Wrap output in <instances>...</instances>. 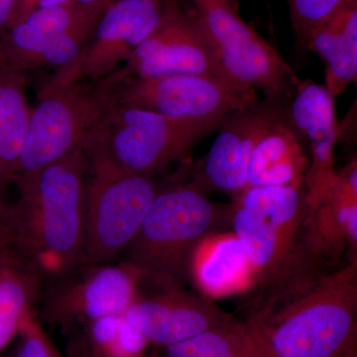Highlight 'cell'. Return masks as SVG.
<instances>
[{
	"mask_svg": "<svg viewBox=\"0 0 357 357\" xmlns=\"http://www.w3.org/2000/svg\"><path fill=\"white\" fill-rule=\"evenodd\" d=\"M234 199L229 220L252 267L253 286L261 294L252 316L323 275L318 266L325 253L314 231L306 188H249Z\"/></svg>",
	"mask_w": 357,
	"mask_h": 357,
	"instance_id": "6da1fadb",
	"label": "cell"
},
{
	"mask_svg": "<svg viewBox=\"0 0 357 357\" xmlns=\"http://www.w3.org/2000/svg\"><path fill=\"white\" fill-rule=\"evenodd\" d=\"M84 148L37 172L18 175L13 206L18 248L46 277L84 264Z\"/></svg>",
	"mask_w": 357,
	"mask_h": 357,
	"instance_id": "7a4b0ae2",
	"label": "cell"
},
{
	"mask_svg": "<svg viewBox=\"0 0 357 357\" xmlns=\"http://www.w3.org/2000/svg\"><path fill=\"white\" fill-rule=\"evenodd\" d=\"M356 261L272 300L248 321L281 357H356Z\"/></svg>",
	"mask_w": 357,
	"mask_h": 357,
	"instance_id": "3957f363",
	"label": "cell"
},
{
	"mask_svg": "<svg viewBox=\"0 0 357 357\" xmlns=\"http://www.w3.org/2000/svg\"><path fill=\"white\" fill-rule=\"evenodd\" d=\"M229 208L211 202L195 182L158 188L135 236L119 263L154 286L185 287L202 241L210 236Z\"/></svg>",
	"mask_w": 357,
	"mask_h": 357,
	"instance_id": "277c9868",
	"label": "cell"
},
{
	"mask_svg": "<svg viewBox=\"0 0 357 357\" xmlns=\"http://www.w3.org/2000/svg\"><path fill=\"white\" fill-rule=\"evenodd\" d=\"M84 150V264L112 263L135 236L158 187L152 177L121 168L91 133Z\"/></svg>",
	"mask_w": 357,
	"mask_h": 357,
	"instance_id": "5b68a950",
	"label": "cell"
},
{
	"mask_svg": "<svg viewBox=\"0 0 357 357\" xmlns=\"http://www.w3.org/2000/svg\"><path fill=\"white\" fill-rule=\"evenodd\" d=\"M112 77L91 86L55 75L31 109L18 175H28L84 148V141L116 100Z\"/></svg>",
	"mask_w": 357,
	"mask_h": 357,
	"instance_id": "8992f818",
	"label": "cell"
},
{
	"mask_svg": "<svg viewBox=\"0 0 357 357\" xmlns=\"http://www.w3.org/2000/svg\"><path fill=\"white\" fill-rule=\"evenodd\" d=\"M223 121L173 119L115 100L91 133L124 170L152 177L187 159L199 141Z\"/></svg>",
	"mask_w": 357,
	"mask_h": 357,
	"instance_id": "52a82bcc",
	"label": "cell"
},
{
	"mask_svg": "<svg viewBox=\"0 0 357 357\" xmlns=\"http://www.w3.org/2000/svg\"><path fill=\"white\" fill-rule=\"evenodd\" d=\"M230 81L290 100L300 79L271 44L239 14L236 0H192Z\"/></svg>",
	"mask_w": 357,
	"mask_h": 357,
	"instance_id": "ba28073f",
	"label": "cell"
},
{
	"mask_svg": "<svg viewBox=\"0 0 357 357\" xmlns=\"http://www.w3.org/2000/svg\"><path fill=\"white\" fill-rule=\"evenodd\" d=\"M107 6L73 3L41 7L0 37V69L24 73L74 62Z\"/></svg>",
	"mask_w": 357,
	"mask_h": 357,
	"instance_id": "9c48e42d",
	"label": "cell"
},
{
	"mask_svg": "<svg viewBox=\"0 0 357 357\" xmlns=\"http://www.w3.org/2000/svg\"><path fill=\"white\" fill-rule=\"evenodd\" d=\"M182 74L208 75L230 81L195 6L187 8L180 0H165L153 32L110 76L119 84L131 77Z\"/></svg>",
	"mask_w": 357,
	"mask_h": 357,
	"instance_id": "30bf717a",
	"label": "cell"
},
{
	"mask_svg": "<svg viewBox=\"0 0 357 357\" xmlns=\"http://www.w3.org/2000/svg\"><path fill=\"white\" fill-rule=\"evenodd\" d=\"M126 107L197 121H223L259 100L257 91L208 75L131 77L115 86Z\"/></svg>",
	"mask_w": 357,
	"mask_h": 357,
	"instance_id": "8fae6325",
	"label": "cell"
},
{
	"mask_svg": "<svg viewBox=\"0 0 357 357\" xmlns=\"http://www.w3.org/2000/svg\"><path fill=\"white\" fill-rule=\"evenodd\" d=\"M141 289V279L121 263L83 264L45 279L41 316L53 325L70 326L124 314Z\"/></svg>",
	"mask_w": 357,
	"mask_h": 357,
	"instance_id": "7c38bea8",
	"label": "cell"
},
{
	"mask_svg": "<svg viewBox=\"0 0 357 357\" xmlns=\"http://www.w3.org/2000/svg\"><path fill=\"white\" fill-rule=\"evenodd\" d=\"M290 100H259L229 115L192 182L236 198L245 189L253 150L265 132L288 112Z\"/></svg>",
	"mask_w": 357,
	"mask_h": 357,
	"instance_id": "4fadbf2b",
	"label": "cell"
},
{
	"mask_svg": "<svg viewBox=\"0 0 357 357\" xmlns=\"http://www.w3.org/2000/svg\"><path fill=\"white\" fill-rule=\"evenodd\" d=\"M165 0H114L105 9L95 32L76 60L58 69L67 81L110 76L153 32Z\"/></svg>",
	"mask_w": 357,
	"mask_h": 357,
	"instance_id": "5bb4252c",
	"label": "cell"
},
{
	"mask_svg": "<svg viewBox=\"0 0 357 357\" xmlns=\"http://www.w3.org/2000/svg\"><path fill=\"white\" fill-rule=\"evenodd\" d=\"M156 292H140L124 318L151 344L169 347L236 321L204 296L183 286H156Z\"/></svg>",
	"mask_w": 357,
	"mask_h": 357,
	"instance_id": "9a60e30c",
	"label": "cell"
},
{
	"mask_svg": "<svg viewBox=\"0 0 357 357\" xmlns=\"http://www.w3.org/2000/svg\"><path fill=\"white\" fill-rule=\"evenodd\" d=\"M289 119L310 150V167L305 187L312 185L333 169V151L340 136L335 96L325 84L312 79L300 81L289 102Z\"/></svg>",
	"mask_w": 357,
	"mask_h": 357,
	"instance_id": "2e32d148",
	"label": "cell"
},
{
	"mask_svg": "<svg viewBox=\"0 0 357 357\" xmlns=\"http://www.w3.org/2000/svg\"><path fill=\"white\" fill-rule=\"evenodd\" d=\"M310 162L287 112L268 129L253 150L244 190L270 185L305 188Z\"/></svg>",
	"mask_w": 357,
	"mask_h": 357,
	"instance_id": "e0dca14e",
	"label": "cell"
},
{
	"mask_svg": "<svg viewBox=\"0 0 357 357\" xmlns=\"http://www.w3.org/2000/svg\"><path fill=\"white\" fill-rule=\"evenodd\" d=\"M306 47L325 64V86L333 96L357 77V0H344L310 34Z\"/></svg>",
	"mask_w": 357,
	"mask_h": 357,
	"instance_id": "ac0fdd59",
	"label": "cell"
},
{
	"mask_svg": "<svg viewBox=\"0 0 357 357\" xmlns=\"http://www.w3.org/2000/svg\"><path fill=\"white\" fill-rule=\"evenodd\" d=\"M192 279L204 296L218 298L252 287L255 273L236 234H210L195 252Z\"/></svg>",
	"mask_w": 357,
	"mask_h": 357,
	"instance_id": "d6986e66",
	"label": "cell"
},
{
	"mask_svg": "<svg viewBox=\"0 0 357 357\" xmlns=\"http://www.w3.org/2000/svg\"><path fill=\"white\" fill-rule=\"evenodd\" d=\"M24 73L0 69V196L14 182L29 126Z\"/></svg>",
	"mask_w": 357,
	"mask_h": 357,
	"instance_id": "ffe728a7",
	"label": "cell"
},
{
	"mask_svg": "<svg viewBox=\"0 0 357 357\" xmlns=\"http://www.w3.org/2000/svg\"><path fill=\"white\" fill-rule=\"evenodd\" d=\"M46 275L23 261L0 270V352L20 333L25 317L40 299Z\"/></svg>",
	"mask_w": 357,
	"mask_h": 357,
	"instance_id": "44dd1931",
	"label": "cell"
},
{
	"mask_svg": "<svg viewBox=\"0 0 357 357\" xmlns=\"http://www.w3.org/2000/svg\"><path fill=\"white\" fill-rule=\"evenodd\" d=\"M344 0H289L290 18L298 40L306 46L310 34L325 22Z\"/></svg>",
	"mask_w": 357,
	"mask_h": 357,
	"instance_id": "7402d4cb",
	"label": "cell"
},
{
	"mask_svg": "<svg viewBox=\"0 0 357 357\" xmlns=\"http://www.w3.org/2000/svg\"><path fill=\"white\" fill-rule=\"evenodd\" d=\"M165 357H236L225 328L199 333L165 347Z\"/></svg>",
	"mask_w": 357,
	"mask_h": 357,
	"instance_id": "603a6c76",
	"label": "cell"
},
{
	"mask_svg": "<svg viewBox=\"0 0 357 357\" xmlns=\"http://www.w3.org/2000/svg\"><path fill=\"white\" fill-rule=\"evenodd\" d=\"M225 333L236 357H281L248 319H236Z\"/></svg>",
	"mask_w": 357,
	"mask_h": 357,
	"instance_id": "cb8c5ba5",
	"label": "cell"
},
{
	"mask_svg": "<svg viewBox=\"0 0 357 357\" xmlns=\"http://www.w3.org/2000/svg\"><path fill=\"white\" fill-rule=\"evenodd\" d=\"M18 335L20 342L13 357H61L33 312L23 319Z\"/></svg>",
	"mask_w": 357,
	"mask_h": 357,
	"instance_id": "d4e9b609",
	"label": "cell"
},
{
	"mask_svg": "<svg viewBox=\"0 0 357 357\" xmlns=\"http://www.w3.org/2000/svg\"><path fill=\"white\" fill-rule=\"evenodd\" d=\"M73 2L76 1L75 0H16L8 28L24 20L26 16L41 7L60 6V4L73 3Z\"/></svg>",
	"mask_w": 357,
	"mask_h": 357,
	"instance_id": "484cf974",
	"label": "cell"
},
{
	"mask_svg": "<svg viewBox=\"0 0 357 357\" xmlns=\"http://www.w3.org/2000/svg\"><path fill=\"white\" fill-rule=\"evenodd\" d=\"M16 0H0V37L6 32Z\"/></svg>",
	"mask_w": 357,
	"mask_h": 357,
	"instance_id": "4316f807",
	"label": "cell"
},
{
	"mask_svg": "<svg viewBox=\"0 0 357 357\" xmlns=\"http://www.w3.org/2000/svg\"><path fill=\"white\" fill-rule=\"evenodd\" d=\"M68 354H69V357H96L89 351L82 337H75L70 342Z\"/></svg>",
	"mask_w": 357,
	"mask_h": 357,
	"instance_id": "83f0119b",
	"label": "cell"
},
{
	"mask_svg": "<svg viewBox=\"0 0 357 357\" xmlns=\"http://www.w3.org/2000/svg\"><path fill=\"white\" fill-rule=\"evenodd\" d=\"M0 222L4 223V225H8L9 227L14 229L15 218H14L13 208L8 206L3 201L1 196H0Z\"/></svg>",
	"mask_w": 357,
	"mask_h": 357,
	"instance_id": "f1b7e54d",
	"label": "cell"
}]
</instances>
